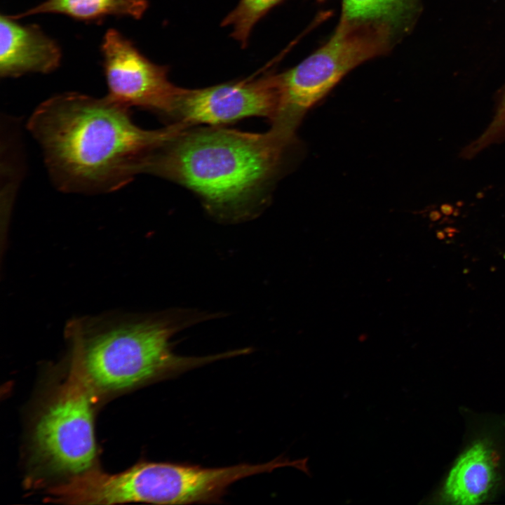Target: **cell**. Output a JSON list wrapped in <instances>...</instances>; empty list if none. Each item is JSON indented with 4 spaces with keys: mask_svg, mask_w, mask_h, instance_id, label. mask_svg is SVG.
Returning a JSON list of instances; mask_svg holds the SVG:
<instances>
[{
    "mask_svg": "<svg viewBox=\"0 0 505 505\" xmlns=\"http://www.w3.org/2000/svg\"><path fill=\"white\" fill-rule=\"evenodd\" d=\"M129 108L107 95L67 93L35 109L28 129L60 189L88 194L117 190L144 173L150 156L186 128L177 122L142 129L133 121Z\"/></svg>",
    "mask_w": 505,
    "mask_h": 505,
    "instance_id": "cell-1",
    "label": "cell"
},
{
    "mask_svg": "<svg viewBox=\"0 0 505 505\" xmlns=\"http://www.w3.org/2000/svg\"><path fill=\"white\" fill-rule=\"evenodd\" d=\"M295 131L273 122L263 133L213 126L182 130L149 159L146 174L177 182L195 192L221 221L252 218L278 174Z\"/></svg>",
    "mask_w": 505,
    "mask_h": 505,
    "instance_id": "cell-2",
    "label": "cell"
},
{
    "mask_svg": "<svg viewBox=\"0 0 505 505\" xmlns=\"http://www.w3.org/2000/svg\"><path fill=\"white\" fill-rule=\"evenodd\" d=\"M215 317L220 315L175 309L104 322L74 320L67 331L94 388L114 391L242 354L241 349L199 357L173 351V335Z\"/></svg>",
    "mask_w": 505,
    "mask_h": 505,
    "instance_id": "cell-3",
    "label": "cell"
},
{
    "mask_svg": "<svg viewBox=\"0 0 505 505\" xmlns=\"http://www.w3.org/2000/svg\"><path fill=\"white\" fill-rule=\"evenodd\" d=\"M396 34L388 27L339 22L331 38L295 67L277 74L276 119L296 128L309 109L352 69L386 53Z\"/></svg>",
    "mask_w": 505,
    "mask_h": 505,
    "instance_id": "cell-4",
    "label": "cell"
},
{
    "mask_svg": "<svg viewBox=\"0 0 505 505\" xmlns=\"http://www.w3.org/2000/svg\"><path fill=\"white\" fill-rule=\"evenodd\" d=\"M95 389L72 348L67 377L39 417L32 437L34 458L48 471L74 476L93 464Z\"/></svg>",
    "mask_w": 505,
    "mask_h": 505,
    "instance_id": "cell-5",
    "label": "cell"
},
{
    "mask_svg": "<svg viewBox=\"0 0 505 505\" xmlns=\"http://www.w3.org/2000/svg\"><path fill=\"white\" fill-rule=\"evenodd\" d=\"M101 50L110 99L128 107L173 115L182 88L169 81L167 67L152 62L114 29L106 32Z\"/></svg>",
    "mask_w": 505,
    "mask_h": 505,
    "instance_id": "cell-6",
    "label": "cell"
},
{
    "mask_svg": "<svg viewBox=\"0 0 505 505\" xmlns=\"http://www.w3.org/2000/svg\"><path fill=\"white\" fill-rule=\"evenodd\" d=\"M280 106L277 74L269 73L207 88H182L173 116L188 127L200 123L217 126L250 116L273 121Z\"/></svg>",
    "mask_w": 505,
    "mask_h": 505,
    "instance_id": "cell-7",
    "label": "cell"
},
{
    "mask_svg": "<svg viewBox=\"0 0 505 505\" xmlns=\"http://www.w3.org/2000/svg\"><path fill=\"white\" fill-rule=\"evenodd\" d=\"M61 53L55 41L34 25H22L9 16L0 20V74L16 77L48 73L59 65Z\"/></svg>",
    "mask_w": 505,
    "mask_h": 505,
    "instance_id": "cell-8",
    "label": "cell"
},
{
    "mask_svg": "<svg viewBox=\"0 0 505 505\" xmlns=\"http://www.w3.org/2000/svg\"><path fill=\"white\" fill-rule=\"evenodd\" d=\"M497 478L494 452L485 440L471 445L454 462L445 478L443 499L449 504L469 505L483 502Z\"/></svg>",
    "mask_w": 505,
    "mask_h": 505,
    "instance_id": "cell-9",
    "label": "cell"
},
{
    "mask_svg": "<svg viewBox=\"0 0 505 505\" xmlns=\"http://www.w3.org/2000/svg\"><path fill=\"white\" fill-rule=\"evenodd\" d=\"M148 7L147 0H46L14 19L41 13H60L86 22H99L107 16L140 18Z\"/></svg>",
    "mask_w": 505,
    "mask_h": 505,
    "instance_id": "cell-10",
    "label": "cell"
},
{
    "mask_svg": "<svg viewBox=\"0 0 505 505\" xmlns=\"http://www.w3.org/2000/svg\"><path fill=\"white\" fill-rule=\"evenodd\" d=\"M418 0H342L339 22L386 26L395 34L407 30Z\"/></svg>",
    "mask_w": 505,
    "mask_h": 505,
    "instance_id": "cell-11",
    "label": "cell"
},
{
    "mask_svg": "<svg viewBox=\"0 0 505 505\" xmlns=\"http://www.w3.org/2000/svg\"><path fill=\"white\" fill-rule=\"evenodd\" d=\"M281 1L240 0L237 6L224 18L222 25L230 26L231 37L245 48L255 24Z\"/></svg>",
    "mask_w": 505,
    "mask_h": 505,
    "instance_id": "cell-12",
    "label": "cell"
},
{
    "mask_svg": "<svg viewBox=\"0 0 505 505\" xmlns=\"http://www.w3.org/2000/svg\"><path fill=\"white\" fill-rule=\"evenodd\" d=\"M505 138V86L501 90L494 115L487 128L473 142L463 149L462 156L474 157L487 147Z\"/></svg>",
    "mask_w": 505,
    "mask_h": 505,
    "instance_id": "cell-13",
    "label": "cell"
},
{
    "mask_svg": "<svg viewBox=\"0 0 505 505\" xmlns=\"http://www.w3.org/2000/svg\"><path fill=\"white\" fill-rule=\"evenodd\" d=\"M438 238H440V239L444 238V234H443L442 232H439V233L438 234Z\"/></svg>",
    "mask_w": 505,
    "mask_h": 505,
    "instance_id": "cell-14",
    "label": "cell"
},
{
    "mask_svg": "<svg viewBox=\"0 0 505 505\" xmlns=\"http://www.w3.org/2000/svg\"><path fill=\"white\" fill-rule=\"evenodd\" d=\"M318 1H324V0H318Z\"/></svg>",
    "mask_w": 505,
    "mask_h": 505,
    "instance_id": "cell-15",
    "label": "cell"
}]
</instances>
